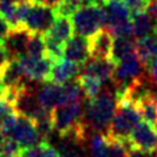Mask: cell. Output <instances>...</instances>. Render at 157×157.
Wrapping results in <instances>:
<instances>
[{"label": "cell", "instance_id": "obj_1", "mask_svg": "<svg viewBox=\"0 0 157 157\" xmlns=\"http://www.w3.org/2000/svg\"><path fill=\"white\" fill-rule=\"evenodd\" d=\"M117 106L118 100L115 92L110 88H105L97 97L93 100H88V105L85 106L82 114L88 128L98 132L107 131L117 111Z\"/></svg>", "mask_w": 157, "mask_h": 157}, {"label": "cell", "instance_id": "obj_2", "mask_svg": "<svg viewBox=\"0 0 157 157\" xmlns=\"http://www.w3.org/2000/svg\"><path fill=\"white\" fill-rule=\"evenodd\" d=\"M141 118L143 117L136 104L130 101L128 98H119L117 111L106 131V135L111 139L127 141L130 134L141 121Z\"/></svg>", "mask_w": 157, "mask_h": 157}, {"label": "cell", "instance_id": "obj_3", "mask_svg": "<svg viewBox=\"0 0 157 157\" xmlns=\"http://www.w3.org/2000/svg\"><path fill=\"white\" fill-rule=\"evenodd\" d=\"M72 24L75 33L78 36L90 38L105 25V11L102 2H93L84 4L72 16Z\"/></svg>", "mask_w": 157, "mask_h": 157}, {"label": "cell", "instance_id": "obj_4", "mask_svg": "<svg viewBox=\"0 0 157 157\" xmlns=\"http://www.w3.org/2000/svg\"><path fill=\"white\" fill-rule=\"evenodd\" d=\"M0 127H2L4 134L12 137L13 140H16L21 148H28V147L39 143L41 136L36 128L34 121L24 114L17 113L16 115H13L11 119H8Z\"/></svg>", "mask_w": 157, "mask_h": 157}, {"label": "cell", "instance_id": "obj_5", "mask_svg": "<svg viewBox=\"0 0 157 157\" xmlns=\"http://www.w3.org/2000/svg\"><path fill=\"white\" fill-rule=\"evenodd\" d=\"M56 20V12L54 7L41 2H32L29 8L28 16L22 24V28L28 29L30 33L36 34H46L52 24Z\"/></svg>", "mask_w": 157, "mask_h": 157}, {"label": "cell", "instance_id": "obj_6", "mask_svg": "<svg viewBox=\"0 0 157 157\" xmlns=\"http://www.w3.org/2000/svg\"><path fill=\"white\" fill-rule=\"evenodd\" d=\"M81 111H82L81 101L70 102V104H64L52 109L51 118H52L54 131H56L60 137L68 135L81 122L82 119Z\"/></svg>", "mask_w": 157, "mask_h": 157}, {"label": "cell", "instance_id": "obj_7", "mask_svg": "<svg viewBox=\"0 0 157 157\" xmlns=\"http://www.w3.org/2000/svg\"><path fill=\"white\" fill-rule=\"evenodd\" d=\"M130 148L143 151L145 153L157 152V128L144 119L140 121L127 139Z\"/></svg>", "mask_w": 157, "mask_h": 157}, {"label": "cell", "instance_id": "obj_8", "mask_svg": "<svg viewBox=\"0 0 157 157\" xmlns=\"http://www.w3.org/2000/svg\"><path fill=\"white\" fill-rule=\"evenodd\" d=\"M18 60L22 67L25 78H28L29 81H36V82H42V81L47 82V78L54 63L48 56L33 58L29 55H24Z\"/></svg>", "mask_w": 157, "mask_h": 157}, {"label": "cell", "instance_id": "obj_9", "mask_svg": "<svg viewBox=\"0 0 157 157\" xmlns=\"http://www.w3.org/2000/svg\"><path fill=\"white\" fill-rule=\"evenodd\" d=\"M82 66L76 64L68 59H60L52 63L50 75H48L47 82H54V84L64 85L70 82L81 73Z\"/></svg>", "mask_w": 157, "mask_h": 157}, {"label": "cell", "instance_id": "obj_10", "mask_svg": "<svg viewBox=\"0 0 157 157\" xmlns=\"http://www.w3.org/2000/svg\"><path fill=\"white\" fill-rule=\"evenodd\" d=\"M32 37V33L28 29L20 26V28H12L4 41L3 46L9 54L11 59H20L21 56L26 55V48L29 39Z\"/></svg>", "mask_w": 157, "mask_h": 157}, {"label": "cell", "instance_id": "obj_11", "mask_svg": "<svg viewBox=\"0 0 157 157\" xmlns=\"http://www.w3.org/2000/svg\"><path fill=\"white\" fill-rule=\"evenodd\" d=\"M64 59H68L76 64L84 66L90 59L89 38L82 36H72L64 47Z\"/></svg>", "mask_w": 157, "mask_h": 157}, {"label": "cell", "instance_id": "obj_12", "mask_svg": "<svg viewBox=\"0 0 157 157\" xmlns=\"http://www.w3.org/2000/svg\"><path fill=\"white\" fill-rule=\"evenodd\" d=\"M37 98L45 109L52 110L56 106L66 104V93L64 85L54 84V82H46L39 89H37Z\"/></svg>", "mask_w": 157, "mask_h": 157}, {"label": "cell", "instance_id": "obj_13", "mask_svg": "<svg viewBox=\"0 0 157 157\" xmlns=\"http://www.w3.org/2000/svg\"><path fill=\"white\" fill-rule=\"evenodd\" d=\"M115 68H117V64L111 59L90 58L89 60L82 66L81 73L93 76V77L98 78V80H101L102 82H106V81H113Z\"/></svg>", "mask_w": 157, "mask_h": 157}, {"label": "cell", "instance_id": "obj_14", "mask_svg": "<svg viewBox=\"0 0 157 157\" xmlns=\"http://www.w3.org/2000/svg\"><path fill=\"white\" fill-rule=\"evenodd\" d=\"M113 45H114V36L106 29H101L97 34L89 38L90 46V58L96 59H110Z\"/></svg>", "mask_w": 157, "mask_h": 157}, {"label": "cell", "instance_id": "obj_15", "mask_svg": "<svg viewBox=\"0 0 157 157\" xmlns=\"http://www.w3.org/2000/svg\"><path fill=\"white\" fill-rule=\"evenodd\" d=\"M0 78L6 88H11V89H20L26 84L25 75H24L18 59H11L7 63L6 67L0 72Z\"/></svg>", "mask_w": 157, "mask_h": 157}, {"label": "cell", "instance_id": "obj_16", "mask_svg": "<svg viewBox=\"0 0 157 157\" xmlns=\"http://www.w3.org/2000/svg\"><path fill=\"white\" fill-rule=\"evenodd\" d=\"M73 32H75V29H73L72 20L70 17L56 16L55 22L52 24L50 30L45 34V37L66 46L68 39L73 36Z\"/></svg>", "mask_w": 157, "mask_h": 157}, {"label": "cell", "instance_id": "obj_17", "mask_svg": "<svg viewBox=\"0 0 157 157\" xmlns=\"http://www.w3.org/2000/svg\"><path fill=\"white\" fill-rule=\"evenodd\" d=\"M131 22L132 28H134V37L136 41L153 36L155 25L152 24V17L147 9L131 12Z\"/></svg>", "mask_w": 157, "mask_h": 157}, {"label": "cell", "instance_id": "obj_18", "mask_svg": "<svg viewBox=\"0 0 157 157\" xmlns=\"http://www.w3.org/2000/svg\"><path fill=\"white\" fill-rule=\"evenodd\" d=\"M136 52V39L134 37H115L111 51V60L115 64Z\"/></svg>", "mask_w": 157, "mask_h": 157}, {"label": "cell", "instance_id": "obj_19", "mask_svg": "<svg viewBox=\"0 0 157 157\" xmlns=\"http://www.w3.org/2000/svg\"><path fill=\"white\" fill-rule=\"evenodd\" d=\"M62 141L59 144V157H88L86 141L73 139L71 136L60 137Z\"/></svg>", "mask_w": 157, "mask_h": 157}, {"label": "cell", "instance_id": "obj_20", "mask_svg": "<svg viewBox=\"0 0 157 157\" xmlns=\"http://www.w3.org/2000/svg\"><path fill=\"white\" fill-rule=\"evenodd\" d=\"M109 143V136L104 132L93 131L92 134H88L86 149L88 153H89V157H106Z\"/></svg>", "mask_w": 157, "mask_h": 157}, {"label": "cell", "instance_id": "obj_21", "mask_svg": "<svg viewBox=\"0 0 157 157\" xmlns=\"http://www.w3.org/2000/svg\"><path fill=\"white\" fill-rule=\"evenodd\" d=\"M137 107H139L144 121L157 128V93L151 90L137 104Z\"/></svg>", "mask_w": 157, "mask_h": 157}, {"label": "cell", "instance_id": "obj_22", "mask_svg": "<svg viewBox=\"0 0 157 157\" xmlns=\"http://www.w3.org/2000/svg\"><path fill=\"white\" fill-rule=\"evenodd\" d=\"M76 80L78 82V85H80L82 93H84V96L88 100H93V98L97 97L102 90V84H104V82L93 76L85 75V73H80V75L76 77Z\"/></svg>", "mask_w": 157, "mask_h": 157}, {"label": "cell", "instance_id": "obj_23", "mask_svg": "<svg viewBox=\"0 0 157 157\" xmlns=\"http://www.w3.org/2000/svg\"><path fill=\"white\" fill-rule=\"evenodd\" d=\"M20 157H59V152L47 140H42L36 145L22 148Z\"/></svg>", "mask_w": 157, "mask_h": 157}, {"label": "cell", "instance_id": "obj_24", "mask_svg": "<svg viewBox=\"0 0 157 157\" xmlns=\"http://www.w3.org/2000/svg\"><path fill=\"white\" fill-rule=\"evenodd\" d=\"M26 55L33 56V58L47 56L45 36H42V34L32 33V37H30V39H29L28 48H26Z\"/></svg>", "mask_w": 157, "mask_h": 157}, {"label": "cell", "instance_id": "obj_25", "mask_svg": "<svg viewBox=\"0 0 157 157\" xmlns=\"http://www.w3.org/2000/svg\"><path fill=\"white\" fill-rule=\"evenodd\" d=\"M85 0H59L54 9L56 12V16L63 17H72L78 9L84 6Z\"/></svg>", "mask_w": 157, "mask_h": 157}, {"label": "cell", "instance_id": "obj_26", "mask_svg": "<svg viewBox=\"0 0 157 157\" xmlns=\"http://www.w3.org/2000/svg\"><path fill=\"white\" fill-rule=\"evenodd\" d=\"M110 139L109 147H107V152H106V157H128V152H130V145L127 141H119L115 139Z\"/></svg>", "mask_w": 157, "mask_h": 157}, {"label": "cell", "instance_id": "obj_27", "mask_svg": "<svg viewBox=\"0 0 157 157\" xmlns=\"http://www.w3.org/2000/svg\"><path fill=\"white\" fill-rule=\"evenodd\" d=\"M17 114L16 106L12 101H9L7 97H0V126L6 123L8 119H11L13 115Z\"/></svg>", "mask_w": 157, "mask_h": 157}, {"label": "cell", "instance_id": "obj_28", "mask_svg": "<svg viewBox=\"0 0 157 157\" xmlns=\"http://www.w3.org/2000/svg\"><path fill=\"white\" fill-rule=\"evenodd\" d=\"M21 151L22 148L20 147V144L16 140H13L12 137L9 139H6L4 144L0 149V155L4 157H20L21 156Z\"/></svg>", "mask_w": 157, "mask_h": 157}, {"label": "cell", "instance_id": "obj_29", "mask_svg": "<svg viewBox=\"0 0 157 157\" xmlns=\"http://www.w3.org/2000/svg\"><path fill=\"white\" fill-rule=\"evenodd\" d=\"M145 72L147 77H148L149 84H153L157 86V55L152 58L149 63L145 66Z\"/></svg>", "mask_w": 157, "mask_h": 157}, {"label": "cell", "instance_id": "obj_30", "mask_svg": "<svg viewBox=\"0 0 157 157\" xmlns=\"http://www.w3.org/2000/svg\"><path fill=\"white\" fill-rule=\"evenodd\" d=\"M123 2L131 9V12H135V11H144V9H147L151 0H123Z\"/></svg>", "mask_w": 157, "mask_h": 157}, {"label": "cell", "instance_id": "obj_31", "mask_svg": "<svg viewBox=\"0 0 157 157\" xmlns=\"http://www.w3.org/2000/svg\"><path fill=\"white\" fill-rule=\"evenodd\" d=\"M12 30L11 24L7 21V18L0 13V45H3L4 41H6L7 36L9 34V32Z\"/></svg>", "mask_w": 157, "mask_h": 157}, {"label": "cell", "instance_id": "obj_32", "mask_svg": "<svg viewBox=\"0 0 157 157\" xmlns=\"http://www.w3.org/2000/svg\"><path fill=\"white\" fill-rule=\"evenodd\" d=\"M9 60H11V58H9L8 51L3 45H0V72H2V70L6 67V64Z\"/></svg>", "mask_w": 157, "mask_h": 157}, {"label": "cell", "instance_id": "obj_33", "mask_svg": "<svg viewBox=\"0 0 157 157\" xmlns=\"http://www.w3.org/2000/svg\"><path fill=\"white\" fill-rule=\"evenodd\" d=\"M147 11H148V13L151 14V17L157 18V0H151Z\"/></svg>", "mask_w": 157, "mask_h": 157}, {"label": "cell", "instance_id": "obj_34", "mask_svg": "<svg viewBox=\"0 0 157 157\" xmlns=\"http://www.w3.org/2000/svg\"><path fill=\"white\" fill-rule=\"evenodd\" d=\"M152 155L151 153H145V152L139 151V149H134V148H131L130 152H128V157H152Z\"/></svg>", "mask_w": 157, "mask_h": 157}, {"label": "cell", "instance_id": "obj_35", "mask_svg": "<svg viewBox=\"0 0 157 157\" xmlns=\"http://www.w3.org/2000/svg\"><path fill=\"white\" fill-rule=\"evenodd\" d=\"M36 2H41L43 4H47V6H50V7H55L56 4L59 3V0H36Z\"/></svg>", "mask_w": 157, "mask_h": 157}, {"label": "cell", "instance_id": "obj_36", "mask_svg": "<svg viewBox=\"0 0 157 157\" xmlns=\"http://www.w3.org/2000/svg\"><path fill=\"white\" fill-rule=\"evenodd\" d=\"M4 141H6V134L3 132L2 127H0V149H2V147L4 144Z\"/></svg>", "mask_w": 157, "mask_h": 157}, {"label": "cell", "instance_id": "obj_37", "mask_svg": "<svg viewBox=\"0 0 157 157\" xmlns=\"http://www.w3.org/2000/svg\"><path fill=\"white\" fill-rule=\"evenodd\" d=\"M6 90H7V88H6V85L3 84L2 78H0V97H3L4 94H6Z\"/></svg>", "mask_w": 157, "mask_h": 157}, {"label": "cell", "instance_id": "obj_38", "mask_svg": "<svg viewBox=\"0 0 157 157\" xmlns=\"http://www.w3.org/2000/svg\"><path fill=\"white\" fill-rule=\"evenodd\" d=\"M20 2H25V3H32V2H36V0H18V3Z\"/></svg>", "mask_w": 157, "mask_h": 157}, {"label": "cell", "instance_id": "obj_39", "mask_svg": "<svg viewBox=\"0 0 157 157\" xmlns=\"http://www.w3.org/2000/svg\"><path fill=\"white\" fill-rule=\"evenodd\" d=\"M155 33L157 34V18L155 20Z\"/></svg>", "mask_w": 157, "mask_h": 157}, {"label": "cell", "instance_id": "obj_40", "mask_svg": "<svg viewBox=\"0 0 157 157\" xmlns=\"http://www.w3.org/2000/svg\"><path fill=\"white\" fill-rule=\"evenodd\" d=\"M101 2H106V0H101Z\"/></svg>", "mask_w": 157, "mask_h": 157}, {"label": "cell", "instance_id": "obj_41", "mask_svg": "<svg viewBox=\"0 0 157 157\" xmlns=\"http://www.w3.org/2000/svg\"><path fill=\"white\" fill-rule=\"evenodd\" d=\"M0 157H4V156H2V155H0Z\"/></svg>", "mask_w": 157, "mask_h": 157}]
</instances>
